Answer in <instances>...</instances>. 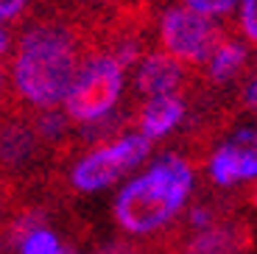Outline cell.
<instances>
[{"label": "cell", "instance_id": "7a4b0ae2", "mask_svg": "<svg viewBox=\"0 0 257 254\" xmlns=\"http://www.w3.org/2000/svg\"><path fill=\"white\" fill-rule=\"evenodd\" d=\"M193 187V171L185 159L162 157L146 176L128 182L115 201V218L126 232L146 235L165 226L179 212Z\"/></svg>", "mask_w": 257, "mask_h": 254}, {"label": "cell", "instance_id": "ac0fdd59", "mask_svg": "<svg viewBox=\"0 0 257 254\" xmlns=\"http://www.w3.org/2000/svg\"><path fill=\"white\" fill-rule=\"evenodd\" d=\"M28 0H0V23L3 20H14L23 9H26Z\"/></svg>", "mask_w": 257, "mask_h": 254}, {"label": "cell", "instance_id": "2e32d148", "mask_svg": "<svg viewBox=\"0 0 257 254\" xmlns=\"http://www.w3.org/2000/svg\"><path fill=\"white\" fill-rule=\"evenodd\" d=\"M240 28H243L246 39L257 45V0L240 3Z\"/></svg>", "mask_w": 257, "mask_h": 254}, {"label": "cell", "instance_id": "8992f818", "mask_svg": "<svg viewBox=\"0 0 257 254\" xmlns=\"http://www.w3.org/2000/svg\"><path fill=\"white\" fill-rule=\"evenodd\" d=\"M42 157V137L23 120L0 123V162L12 171H26Z\"/></svg>", "mask_w": 257, "mask_h": 254}, {"label": "cell", "instance_id": "30bf717a", "mask_svg": "<svg viewBox=\"0 0 257 254\" xmlns=\"http://www.w3.org/2000/svg\"><path fill=\"white\" fill-rule=\"evenodd\" d=\"M212 182L215 184H235L243 182V179H254L257 176V154L246 151V148L235 146V143H226L215 151L212 157Z\"/></svg>", "mask_w": 257, "mask_h": 254}, {"label": "cell", "instance_id": "9a60e30c", "mask_svg": "<svg viewBox=\"0 0 257 254\" xmlns=\"http://www.w3.org/2000/svg\"><path fill=\"white\" fill-rule=\"evenodd\" d=\"M185 3L187 9L204 14V17H215V14H226L238 0H185Z\"/></svg>", "mask_w": 257, "mask_h": 254}, {"label": "cell", "instance_id": "5bb4252c", "mask_svg": "<svg viewBox=\"0 0 257 254\" xmlns=\"http://www.w3.org/2000/svg\"><path fill=\"white\" fill-rule=\"evenodd\" d=\"M34 129H37V134L42 140H59L64 134V129H67V114H59V112H51V109H48L45 114L37 117Z\"/></svg>", "mask_w": 257, "mask_h": 254}, {"label": "cell", "instance_id": "7402d4cb", "mask_svg": "<svg viewBox=\"0 0 257 254\" xmlns=\"http://www.w3.org/2000/svg\"><path fill=\"white\" fill-rule=\"evenodd\" d=\"M0 95H3V70H0Z\"/></svg>", "mask_w": 257, "mask_h": 254}, {"label": "cell", "instance_id": "cb8c5ba5", "mask_svg": "<svg viewBox=\"0 0 257 254\" xmlns=\"http://www.w3.org/2000/svg\"><path fill=\"white\" fill-rule=\"evenodd\" d=\"M95 3H98V0H95Z\"/></svg>", "mask_w": 257, "mask_h": 254}, {"label": "cell", "instance_id": "4fadbf2b", "mask_svg": "<svg viewBox=\"0 0 257 254\" xmlns=\"http://www.w3.org/2000/svg\"><path fill=\"white\" fill-rule=\"evenodd\" d=\"M37 229H42V215H39L37 210L23 212V215L12 223V229H9V243H12V246H23V240H26L31 232H37Z\"/></svg>", "mask_w": 257, "mask_h": 254}, {"label": "cell", "instance_id": "ba28073f", "mask_svg": "<svg viewBox=\"0 0 257 254\" xmlns=\"http://www.w3.org/2000/svg\"><path fill=\"white\" fill-rule=\"evenodd\" d=\"M251 248V232L246 223L238 226H204L190 240L187 254H246Z\"/></svg>", "mask_w": 257, "mask_h": 254}, {"label": "cell", "instance_id": "44dd1931", "mask_svg": "<svg viewBox=\"0 0 257 254\" xmlns=\"http://www.w3.org/2000/svg\"><path fill=\"white\" fill-rule=\"evenodd\" d=\"M251 207L257 210V184H254V190H251Z\"/></svg>", "mask_w": 257, "mask_h": 254}, {"label": "cell", "instance_id": "603a6c76", "mask_svg": "<svg viewBox=\"0 0 257 254\" xmlns=\"http://www.w3.org/2000/svg\"><path fill=\"white\" fill-rule=\"evenodd\" d=\"M62 254H73V251H70V248H62Z\"/></svg>", "mask_w": 257, "mask_h": 254}, {"label": "cell", "instance_id": "d6986e66", "mask_svg": "<svg viewBox=\"0 0 257 254\" xmlns=\"http://www.w3.org/2000/svg\"><path fill=\"white\" fill-rule=\"evenodd\" d=\"M246 103L257 109V78H254V81L249 84V89H246Z\"/></svg>", "mask_w": 257, "mask_h": 254}, {"label": "cell", "instance_id": "3957f363", "mask_svg": "<svg viewBox=\"0 0 257 254\" xmlns=\"http://www.w3.org/2000/svg\"><path fill=\"white\" fill-rule=\"evenodd\" d=\"M123 89V67L109 53H90L78 67L76 81L64 98V114L73 123H92L115 109Z\"/></svg>", "mask_w": 257, "mask_h": 254}, {"label": "cell", "instance_id": "7c38bea8", "mask_svg": "<svg viewBox=\"0 0 257 254\" xmlns=\"http://www.w3.org/2000/svg\"><path fill=\"white\" fill-rule=\"evenodd\" d=\"M20 251L23 254H62V246H59V237L53 235V232L37 229V232H31V235L23 240Z\"/></svg>", "mask_w": 257, "mask_h": 254}, {"label": "cell", "instance_id": "52a82bcc", "mask_svg": "<svg viewBox=\"0 0 257 254\" xmlns=\"http://www.w3.org/2000/svg\"><path fill=\"white\" fill-rule=\"evenodd\" d=\"M185 81V67L168 53H151L143 59L137 70V89L148 98L157 95H174Z\"/></svg>", "mask_w": 257, "mask_h": 254}, {"label": "cell", "instance_id": "9c48e42d", "mask_svg": "<svg viewBox=\"0 0 257 254\" xmlns=\"http://www.w3.org/2000/svg\"><path fill=\"white\" fill-rule=\"evenodd\" d=\"M182 114H185V106L176 95H157L148 98V103L140 109V134L148 137V140H160L165 134H171L176 126L182 123Z\"/></svg>", "mask_w": 257, "mask_h": 254}, {"label": "cell", "instance_id": "277c9868", "mask_svg": "<svg viewBox=\"0 0 257 254\" xmlns=\"http://www.w3.org/2000/svg\"><path fill=\"white\" fill-rule=\"evenodd\" d=\"M160 39L168 56L182 64H204L226 42V31L193 9H171L160 23Z\"/></svg>", "mask_w": 257, "mask_h": 254}, {"label": "cell", "instance_id": "6da1fadb", "mask_svg": "<svg viewBox=\"0 0 257 254\" xmlns=\"http://www.w3.org/2000/svg\"><path fill=\"white\" fill-rule=\"evenodd\" d=\"M81 39L64 20H39L23 31L12 59L17 95L34 109H53L67 98L78 73Z\"/></svg>", "mask_w": 257, "mask_h": 254}, {"label": "cell", "instance_id": "ffe728a7", "mask_svg": "<svg viewBox=\"0 0 257 254\" xmlns=\"http://www.w3.org/2000/svg\"><path fill=\"white\" fill-rule=\"evenodd\" d=\"M6 48H9V34H6V28L0 26V53L6 51Z\"/></svg>", "mask_w": 257, "mask_h": 254}, {"label": "cell", "instance_id": "8fae6325", "mask_svg": "<svg viewBox=\"0 0 257 254\" xmlns=\"http://www.w3.org/2000/svg\"><path fill=\"white\" fill-rule=\"evenodd\" d=\"M246 62V48L235 39H226L218 51L210 56V81L221 84V81H229L235 73L243 67Z\"/></svg>", "mask_w": 257, "mask_h": 254}, {"label": "cell", "instance_id": "e0dca14e", "mask_svg": "<svg viewBox=\"0 0 257 254\" xmlns=\"http://www.w3.org/2000/svg\"><path fill=\"white\" fill-rule=\"evenodd\" d=\"M229 143H235V146H240V148H246V151L257 154V129H240Z\"/></svg>", "mask_w": 257, "mask_h": 254}, {"label": "cell", "instance_id": "5b68a950", "mask_svg": "<svg viewBox=\"0 0 257 254\" xmlns=\"http://www.w3.org/2000/svg\"><path fill=\"white\" fill-rule=\"evenodd\" d=\"M151 151V140L143 134H123L115 143H103L92 154L81 157L73 168V184L84 193L109 187L117 179H123L132 168H137Z\"/></svg>", "mask_w": 257, "mask_h": 254}]
</instances>
